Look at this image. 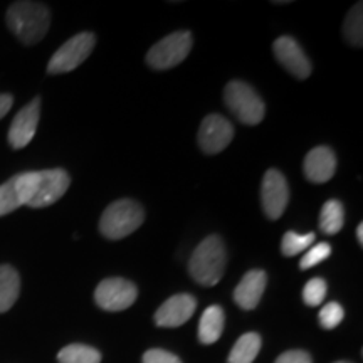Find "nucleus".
Segmentation results:
<instances>
[{
	"instance_id": "1",
	"label": "nucleus",
	"mask_w": 363,
	"mask_h": 363,
	"mask_svg": "<svg viewBox=\"0 0 363 363\" xmlns=\"http://www.w3.org/2000/svg\"><path fill=\"white\" fill-rule=\"evenodd\" d=\"M7 26L22 43H39L51 26V12L44 4L16 2L7 11Z\"/></svg>"
},
{
	"instance_id": "2",
	"label": "nucleus",
	"mask_w": 363,
	"mask_h": 363,
	"mask_svg": "<svg viewBox=\"0 0 363 363\" xmlns=\"http://www.w3.org/2000/svg\"><path fill=\"white\" fill-rule=\"evenodd\" d=\"M225 247L219 235H208L195 249L189 262L190 276L202 286H216L225 269Z\"/></svg>"
},
{
	"instance_id": "3",
	"label": "nucleus",
	"mask_w": 363,
	"mask_h": 363,
	"mask_svg": "<svg viewBox=\"0 0 363 363\" xmlns=\"http://www.w3.org/2000/svg\"><path fill=\"white\" fill-rule=\"evenodd\" d=\"M145 220L143 207L130 199L110 203L99 219V233L104 238L118 240L135 233Z\"/></svg>"
},
{
	"instance_id": "4",
	"label": "nucleus",
	"mask_w": 363,
	"mask_h": 363,
	"mask_svg": "<svg viewBox=\"0 0 363 363\" xmlns=\"http://www.w3.org/2000/svg\"><path fill=\"white\" fill-rule=\"evenodd\" d=\"M224 99L227 108L244 125H257L264 120V101L247 83L230 81L224 89Z\"/></svg>"
},
{
	"instance_id": "5",
	"label": "nucleus",
	"mask_w": 363,
	"mask_h": 363,
	"mask_svg": "<svg viewBox=\"0 0 363 363\" xmlns=\"http://www.w3.org/2000/svg\"><path fill=\"white\" fill-rule=\"evenodd\" d=\"M190 49H192V35L189 30H179L152 45L147 54V62L153 69H170L179 66L189 56Z\"/></svg>"
},
{
	"instance_id": "6",
	"label": "nucleus",
	"mask_w": 363,
	"mask_h": 363,
	"mask_svg": "<svg viewBox=\"0 0 363 363\" xmlns=\"http://www.w3.org/2000/svg\"><path fill=\"white\" fill-rule=\"evenodd\" d=\"M94 44H96V38L93 33L76 34L54 52L48 65V72L49 74H65V72L74 71L93 52Z\"/></svg>"
},
{
	"instance_id": "7",
	"label": "nucleus",
	"mask_w": 363,
	"mask_h": 363,
	"mask_svg": "<svg viewBox=\"0 0 363 363\" xmlns=\"http://www.w3.org/2000/svg\"><path fill=\"white\" fill-rule=\"evenodd\" d=\"M38 180V172H26L0 185V217L11 214L21 206H27L34 197Z\"/></svg>"
},
{
	"instance_id": "8",
	"label": "nucleus",
	"mask_w": 363,
	"mask_h": 363,
	"mask_svg": "<svg viewBox=\"0 0 363 363\" xmlns=\"http://www.w3.org/2000/svg\"><path fill=\"white\" fill-rule=\"evenodd\" d=\"M136 296H138L136 286L123 278L104 279L94 291L96 305L106 311H123L133 305Z\"/></svg>"
},
{
	"instance_id": "9",
	"label": "nucleus",
	"mask_w": 363,
	"mask_h": 363,
	"mask_svg": "<svg viewBox=\"0 0 363 363\" xmlns=\"http://www.w3.org/2000/svg\"><path fill=\"white\" fill-rule=\"evenodd\" d=\"M288 201L289 190L284 175L276 169L267 170L261 184V203L264 214L271 220L279 219L288 207Z\"/></svg>"
},
{
	"instance_id": "10",
	"label": "nucleus",
	"mask_w": 363,
	"mask_h": 363,
	"mask_svg": "<svg viewBox=\"0 0 363 363\" xmlns=\"http://www.w3.org/2000/svg\"><path fill=\"white\" fill-rule=\"evenodd\" d=\"M38 189H35L34 197L27 203L30 208H43L52 206L67 192L71 185V177L66 170L52 169L38 172Z\"/></svg>"
},
{
	"instance_id": "11",
	"label": "nucleus",
	"mask_w": 363,
	"mask_h": 363,
	"mask_svg": "<svg viewBox=\"0 0 363 363\" xmlns=\"http://www.w3.org/2000/svg\"><path fill=\"white\" fill-rule=\"evenodd\" d=\"M234 128L227 118L220 115H208L203 118L199 130V145L207 155H216L229 147L233 142Z\"/></svg>"
},
{
	"instance_id": "12",
	"label": "nucleus",
	"mask_w": 363,
	"mask_h": 363,
	"mask_svg": "<svg viewBox=\"0 0 363 363\" xmlns=\"http://www.w3.org/2000/svg\"><path fill=\"white\" fill-rule=\"evenodd\" d=\"M272 51H274L276 59L279 61V65L288 69L294 78L298 79H306L311 74V62L306 57V54L303 52L301 45L289 35H281L279 39L274 40L272 44Z\"/></svg>"
},
{
	"instance_id": "13",
	"label": "nucleus",
	"mask_w": 363,
	"mask_h": 363,
	"mask_svg": "<svg viewBox=\"0 0 363 363\" xmlns=\"http://www.w3.org/2000/svg\"><path fill=\"white\" fill-rule=\"evenodd\" d=\"M40 118V101L35 98L29 104H26L12 120L11 130H9V143L12 148H24L33 142L35 131H38Z\"/></svg>"
},
{
	"instance_id": "14",
	"label": "nucleus",
	"mask_w": 363,
	"mask_h": 363,
	"mask_svg": "<svg viewBox=\"0 0 363 363\" xmlns=\"http://www.w3.org/2000/svg\"><path fill=\"white\" fill-rule=\"evenodd\" d=\"M197 301L190 294H175L167 299L155 313V323L162 328H177L194 316Z\"/></svg>"
},
{
	"instance_id": "15",
	"label": "nucleus",
	"mask_w": 363,
	"mask_h": 363,
	"mask_svg": "<svg viewBox=\"0 0 363 363\" xmlns=\"http://www.w3.org/2000/svg\"><path fill=\"white\" fill-rule=\"evenodd\" d=\"M306 179L313 184H325L337 170V157L328 147H316L308 153L303 163Z\"/></svg>"
},
{
	"instance_id": "16",
	"label": "nucleus",
	"mask_w": 363,
	"mask_h": 363,
	"mask_svg": "<svg viewBox=\"0 0 363 363\" xmlns=\"http://www.w3.org/2000/svg\"><path fill=\"white\" fill-rule=\"evenodd\" d=\"M267 276L264 271L252 269L244 274L240 283L234 289V301L242 308V310H254L259 305L262 293L266 289Z\"/></svg>"
},
{
	"instance_id": "17",
	"label": "nucleus",
	"mask_w": 363,
	"mask_h": 363,
	"mask_svg": "<svg viewBox=\"0 0 363 363\" xmlns=\"http://www.w3.org/2000/svg\"><path fill=\"white\" fill-rule=\"evenodd\" d=\"M225 316L224 310L220 306L212 305L208 306L201 318V323H199V340L202 345H212L222 337V331H224Z\"/></svg>"
},
{
	"instance_id": "18",
	"label": "nucleus",
	"mask_w": 363,
	"mask_h": 363,
	"mask_svg": "<svg viewBox=\"0 0 363 363\" xmlns=\"http://www.w3.org/2000/svg\"><path fill=\"white\" fill-rule=\"evenodd\" d=\"M21 293L19 272L12 266H0V313H6L13 306Z\"/></svg>"
},
{
	"instance_id": "19",
	"label": "nucleus",
	"mask_w": 363,
	"mask_h": 363,
	"mask_svg": "<svg viewBox=\"0 0 363 363\" xmlns=\"http://www.w3.org/2000/svg\"><path fill=\"white\" fill-rule=\"evenodd\" d=\"M261 350V337L257 333L242 335L229 353V363H252Z\"/></svg>"
},
{
	"instance_id": "20",
	"label": "nucleus",
	"mask_w": 363,
	"mask_h": 363,
	"mask_svg": "<svg viewBox=\"0 0 363 363\" xmlns=\"http://www.w3.org/2000/svg\"><path fill=\"white\" fill-rule=\"evenodd\" d=\"M345 224V211L342 202L337 199H331V201L325 202L323 208H321L320 214V229L325 234L335 235L342 230Z\"/></svg>"
},
{
	"instance_id": "21",
	"label": "nucleus",
	"mask_w": 363,
	"mask_h": 363,
	"mask_svg": "<svg viewBox=\"0 0 363 363\" xmlns=\"http://www.w3.org/2000/svg\"><path fill=\"white\" fill-rule=\"evenodd\" d=\"M59 363H99L101 353L88 345L72 343L57 353Z\"/></svg>"
},
{
	"instance_id": "22",
	"label": "nucleus",
	"mask_w": 363,
	"mask_h": 363,
	"mask_svg": "<svg viewBox=\"0 0 363 363\" xmlns=\"http://www.w3.org/2000/svg\"><path fill=\"white\" fill-rule=\"evenodd\" d=\"M345 38L348 43L355 48H360L363 44V11H362V2L355 4L348 12L347 19H345L343 26Z\"/></svg>"
},
{
	"instance_id": "23",
	"label": "nucleus",
	"mask_w": 363,
	"mask_h": 363,
	"mask_svg": "<svg viewBox=\"0 0 363 363\" xmlns=\"http://www.w3.org/2000/svg\"><path fill=\"white\" fill-rule=\"evenodd\" d=\"M315 242V234H296L293 230L284 234L283 242H281V251H283L284 256L293 257L301 254L303 251H308L311 247V244Z\"/></svg>"
},
{
	"instance_id": "24",
	"label": "nucleus",
	"mask_w": 363,
	"mask_h": 363,
	"mask_svg": "<svg viewBox=\"0 0 363 363\" xmlns=\"http://www.w3.org/2000/svg\"><path fill=\"white\" fill-rule=\"evenodd\" d=\"M331 256V246L328 242H320L316 246L308 249V251L303 254L301 261H299V269H310V267H315L320 262L328 259Z\"/></svg>"
},
{
	"instance_id": "25",
	"label": "nucleus",
	"mask_w": 363,
	"mask_h": 363,
	"mask_svg": "<svg viewBox=\"0 0 363 363\" xmlns=\"http://www.w3.org/2000/svg\"><path fill=\"white\" fill-rule=\"evenodd\" d=\"M326 281L321 278H313L306 283L305 289H303V301L308 306H318L323 303L326 296Z\"/></svg>"
},
{
	"instance_id": "26",
	"label": "nucleus",
	"mask_w": 363,
	"mask_h": 363,
	"mask_svg": "<svg viewBox=\"0 0 363 363\" xmlns=\"http://www.w3.org/2000/svg\"><path fill=\"white\" fill-rule=\"evenodd\" d=\"M345 311L340 303L331 301L328 305H325L320 311V325L323 326L325 330H333L343 321Z\"/></svg>"
},
{
	"instance_id": "27",
	"label": "nucleus",
	"mask_w": 363,
	"mask_h": 363,
	"mask_svg": "<svg viewBox=\"0 0 363 363\" xmlns=\"http://www.w3.org/2000/svg\"><path fill=\"white\" fill-rule=\"evenodd\" d=\"M143 363H182L180 358L174 353L160 350V348H153L143 355Z\"/></svg>"
},
{
	"instance_id": "28",
	"label": "nucleus",
	"mask_w": 363,
	"mask_h": 363,
	"mask_svg": "<svg viewBox=\"0 0 363 363\" xmlns=\"http://www.w3.org/2000/svg\"><path fill=\"white\" fill-rule=\"evenodd\" d=\"M274 363H313L311 355L303 350H289L284 352L283 355L278 357Z\"/></svg>"
},
{
	"instance_id": "29",
	"label": "nucleus",
	"mask_w": 363,
	"mask_h": 363,
	"mask_svg": "<svg viewBox=\"0 0 363 363\" xmlns=\"http://www.w3.org/2000/svg\"><path fill=\"white\" fill-rule=\"evenodd\" d=\"M12 104H13V98L11 94H0V120L11 111Z\"/></svg>"
},
{
	"instance_id": "30",
	"label": "nucleus",
	"mask_w": 363,
	"mask_h": 363,
	"mask_svg": "<svg viewBox=\"0 0 363 363\" xmlns=\"http://www.w3.org/2000/svg\"><path fill=\"white\" fill-rule=\"evenodd\" d=\"M357 239H358V244H363V224H358L357 227Z\"/></svg>"
},
{
	"instance_id": "31",
	"label": "nucleus",
	"mask_w": 363,
	"mask_h": 363,
	"mask_svg": "<svg viewBox=\"0 0 363 363\" xmlns=\"http://www.w3.org/2000/svg\"><path fill=\"white\" fill-rule=\"evenodd\" d=\"M337 363H350V362H337Z\"/></svg>"
}]
</instances>
